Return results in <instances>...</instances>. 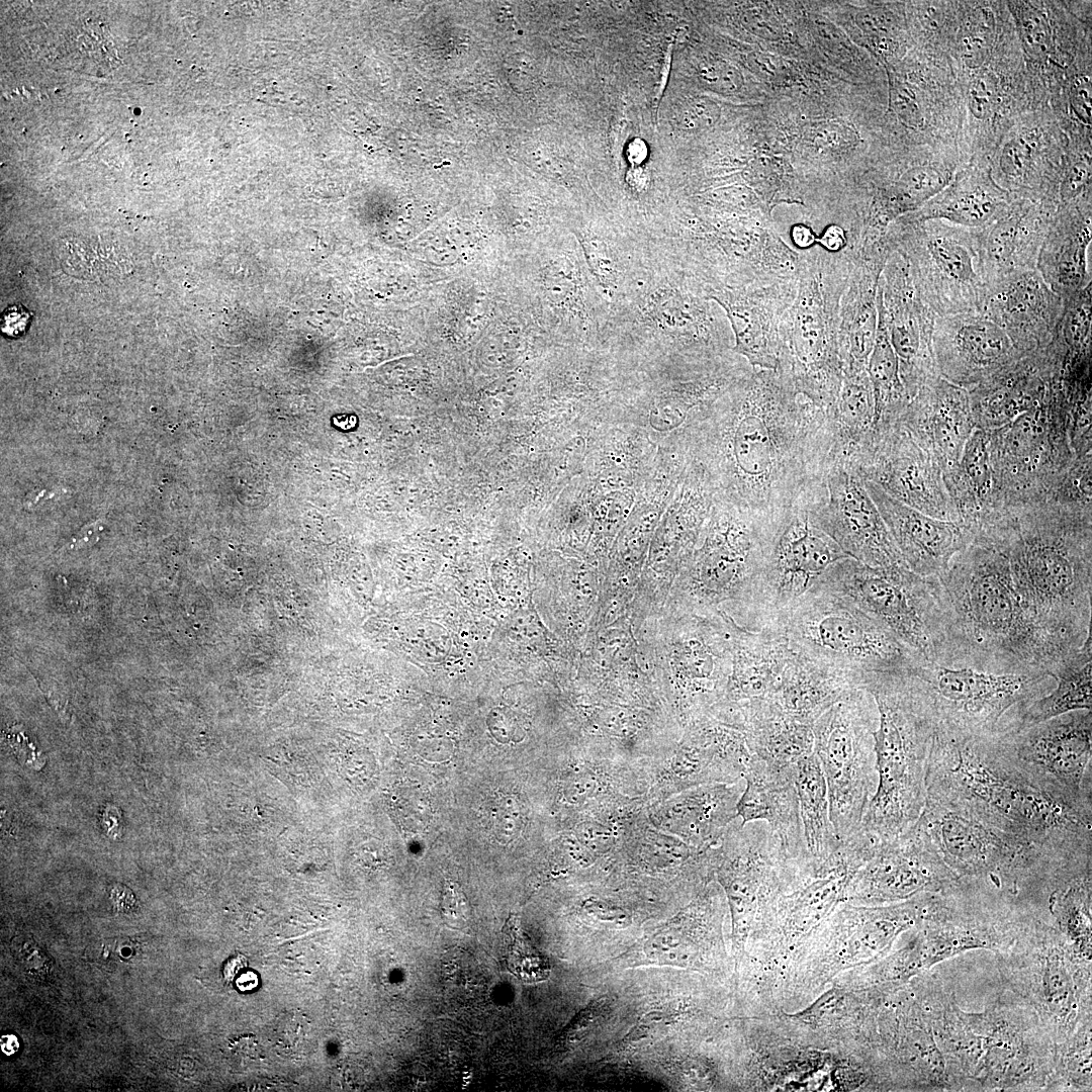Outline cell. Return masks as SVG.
Returning <instances> with one entry per match:
<instances>
[{
	"mask_svg": "<svg viewBox=\"0 0 1092 1092\" xmlns=\"http://www.w3.org/2000/svg\"><path fill=\"white\" fill-rule=\"evenodd\" d=\"M723 616L732 642L725 704L739 707L769 698L779 687L790 655L789 640L775 628L748 629Z\"/></svg>",
	"mask_w": 1092,
	"mask_h": 1092,
	"instance_id": "obj_36",
	"label": "cell"
},
{
	"mask_svg": "<svg viewBox=\"0 0 1092 1092\" xmlns=\"http://www.w3.org/2000/svg\"><path fill=\"white\" fill-rule=\"evenodd\" d=\"M905 564L914 573L938 576L952 557L972 540L961 524L925 515L889 496L877 484L864 480Z\"/></svg>",
	"mask_w": 1092,
	"mask_h": 1092,
	"instance_id": "obj_32",
	"label": "cell"
},
{
	"mask_svg": "<svg viewBox=\"0 0 1092 1092\" xmlns=\"http://www.w3.org/2000/svg\"><path fill=\"white\" fill-rule=\"evenodd\" d=\"M886 240L905 259L917 292L937 316L980 312L986 283L979 230L907 213L891 222Z\"/></svg>",
	"mask_w": 1092,
	"mask_h": 1092,
	"instance_id": "obj_15",
	"label": "cell"
},
{
	"mask_svg": "<svg viewBox=\"0 0 1092 1092\" xmlns=\"http://www.w3.org/2000/svg\"><path fill=\"white\" fill-rule=\"evenodd\" d=\"M236 985L241 991H251L258 985V977L252 971L242 972L236 979Z\"/></svg>",
	"mask_w": 1092,
	"mask_h": 1092,
	"instance_id": "obj_62",
	"label": "cell"
},
{
	"mask_svg": "<svg viewBox=\"0 0 1092 1092\" xmlns=\"http://www.w3.org/2000/svg\"><path fill=\"white\" fill-rule=\"evenodd\" d=\"M957 881L917 820L898 836L878 842L871 857L852 877L844 902L887 905L922 893L943 892Z\"/></svg>",
	"mask_w": 1092,
	"mask_h": 1092,
	"instance_id": "obj_22",
	"label": "cell"
},
{
	"mask_svg": "<svg viewBox=\"0 0 1092 1092\" xmlns=\"http://www.w3.org/2000/svg\"><path fill=\"white\" fill-rule=\"evenodd\" d=\"M797 279V278H796ZM796 279L751 283L710 293L730 325L732 352L753 369L776 370L780 362V325L796 295Z\"/></svg>",
	"mask_w": 1092,
	"mask_h": 1092,
	"instance_id": "obj_28",
	"label": "cell"
},
{
	"mask_svg": "<svg viewBox=\"0 0 1092 1092\" xmlns=\"http://www.w3.org/2000/svg\"><path fill=\"white\" fill-rule=\"evenodd\" d=\"M867 371L875 402L873 432H882L899 422L910 397L902 383L898 358L879 311L875 343Z\"/></svg>",
	"mask_w": 1092,
	"mask_h": 1092,
	"instance_id": "obj_46",
	"label": "cell"
},
{
	"mask_svg": "<svg viewBox=\"0 0 1092 1092\" xmlns=\"http://www.w3.org/2000/svg\"><path fill=\"white\" fill-rule=\"evenodd\" d=\"M1066 353L1059 340L1024 355L1012 365L969 389L976 428H1000L1038 403L1062 377Z\"/></svg>",
	"mask_w": 1092,
	"mask_h": 1092,
	"instance_id": "obj_30",
	"label": "cell"
},
{
	"mask_svg": "<svg viewBox=\"0 0 1092 1092\" xmlns=\"http://www.w3.org/2000/svg\"><path fill=\"white\" fill-rule=\"evenodd\" d=\"M810 520L794 513L780 531L752 600L748 629L770 626L835 562L847 558Z\"/></svg>",
	"mask_w": 1092,
	"mask_h": 1092,
	"instance_id": "obj_21",
	"label": "cell"
},
{
	"mask_svg": "<svg viewBox=\"0 0 1092 1092\" xmlns=\"http://www.w3.org/2000/svg\"><path fill=\"white\" fill-rule=\"evenodd\" d=\"M937 578L952 651L978 665L1049 674L1077 651L1037 626L1016 588L1007 556L994 543L973 539Z\"/></svg>",
	"mask_w": 1092,
	"mask_h": 1092,
	"instance_id": "obj_4",
	"label": "cell"
},
{
	"mask_svg": "<svg viewBox=\"0 0 1092 1092\" xmlns=\"http://www.w3.org/2000/svg\"><path fill=\"white\" fill-rule=\"evenodd\" d=\"M780 531L715 500L686 577L689 605L700 615H716L727 606L747 628L752 600Z\"/></svg>",
	"mask_w": 1092,
	"mask_h": 1092,
	"instance_id": "obj_12",
	"label": "cell"
},
{
	"mask_svg": "<svg viewBox=\"0 0 1092 1092\" xmlns=\"http://www.w3.org/2000/svg\"><path fill=\"white\" fill-rule=\"evenodd\" d=\"M719 877L735 922L766 934L779 898L804 874L763 821L740 823L724 841Z\"/></svg>",
	"mask_w": 1092,
	"mask_h": 1092,
	"instance_id": "obj_18",
	"label": "cell"
},
{
	"mask_svg": "<svg viewBox=\"0 0 1092 1092\" xmlns=\"http://www.w3.org/2000/svg\"><path fill=\"white\" fill-rule=\"evenodd\" d=\"M1069 138L1050 106L1018 115L986 161L992 178L1013 198L1058 207Z\"/></svg>",
	"mask_w": 1092,
	"mask_h": 1092,
	"instance_id": "obj_20",
	"label": "cell"
},
{
	"mask_svg": "<svg viewBox=\"0 0 1092 1092\" xmlns=\"http://www.w3.org/2000/svg\"><path fill=\"white\" fill-rule=\"evenodd\" d=\"M750 63L752 64L753 69L759 72L762 77L777 78V76L780 75L779 62L771 56L763 54L754 56Z\"/></svg>",
	"mask_w": 1092,
	"mask_h": 1092,
	"instance_id": "obj_60",
	"label": "cell"
},
{
	"mask_svg": "<svg viewBox=\"0 0 1092 1092\" xmlns=\"http://www.w3.org/2000/svg\"><path fill=\"white\" fill-rule=\"evenodd\" d=\"M958 881L1039 907L1079 874L1084 858L1036 845L997 829L969 811L926 794L918 818Z\"/></svg>",
	"mask_w": 1092,
	"mask_h": 1092,
	"instance_id": "obj_5",
	"label": "cell"
},
{
	"mask_svg": "<svg viewBox=\"0 0 1092 1092\" xmlns=\"http://www.w3.org/2000/svg\"><path fill=\"white\" fill-rule=\"evenodd\" d=\"M698 420L697 449L717 500L781 528L826 500L825 413L787 373L752 369Z\"/></svg>",
	"mask_w": 1092,
	"mask_h": 1092,
	"instance_id": "obj_1",
	"label": "cell"
},
{
	"mask_svg": "<svg viewBox=\"0 0 1092 1092\" xmlns=\"http://www.w3.org/2000/svg\"><path fill=\"white\" fill-rule=\"evenodd\" d=\"M970 1018L982 1038L976 1082L983 1090H1046L1056 1045L1024 1003L998 1000Z\"/></svg>",
	"mask_w": 1092,
	"mask_h": 1092,
	"instance_id": "obj_19",
	"label": "cell"
},
{
	"mask_svg": "<svg viewBox=\"0 0 1092 1092\" xmlns=\"http://www.w3.org/2000/svg\"><path fill=\"white\" fill-rule=\"evenodd\" d=\"M700 78L712 90L734 93L741 89L743 76L733 65L723 60H706L699 68Z\"/></svg>",
	"mask_w": 1092,
	"mask_h": 1092,
	"instance_id": "obj_52",
	"label": "cell"
},
{
	"mask_svg": "<svg viewBox=\"0 0 1092 1092\" xmlns=\"http://www.w3.org/2000/svg\"><path fill=\"white\" fill-rule=\"evenodd\" d=\"M1085 202H1091V148L1069 144L1058 187V206Z\"/></svg>",
	"mask_w": 1092,
	"mask_h": 1092,
	"instance_id": "obj_50",
	"label": "cell"
},
{
	"mask_svg": "<svg viewBox=\"0 0 1092 1092\" xmlns=\"http://www.w3.org/2000/svg\"><path fill=\"white\" fill-rule=\"evenodd\" d=\"M799 252L796 295L780 325L777 369L790 376L798 392L826 410L835 400L843 377L838 345L840 300L851 261L844 251L830 253L818 245Z\"/></svg>",
	"mask_w": 1092,
	"mask_h": 1092,
	"instance_id": "obj_7",
	"label": "cell"
},
{
	"mask_svg": "<svg viewBox=\"0 0 1092 1092\" xmlns=\"http://www.w3.org/2000/svg\"><path fill=\"white\" fill-rule=\"evenodd\" d=\"M739 710L751 755L788 766L813 752V725L786 715L770 700L751 702Z\"/></svg>",
	"mask_w": 1092,
	"mask_h": 1092,
	"instance_id": "obj_41",
	"label": "cell"
},
{
	"mask_svg": "<svg viewBox=\"0 0 1092 1092\" xmlns=\"http://www.w3.org/2000/svg\"><path fill=\"white\" fill-rule=\"evenodd\" d=\"M1091 202L1058 206L1043 239L1036 270L1067 302L1091 285Z\"/></svg>",
	"mask_w": 1092,
	"mask_h": 1092,
	"instance_id": "obj_35",
	"label": "cell"
},
{
	"mask_svg": "<svg viewBox=\"0 0 1092 1092\" xmlns=\"http://www.w3.org/2000/svg\"><path fill=\"white\" fill-rule=\"evenodd\" d=\"M877 726L876 703L859 688L847 692L813 724V751L825 777L830 819L840 840L857 830L877 789Z\"/></svg>",
	"mask_w": 1092,
	"mask_h": 1092,
	"instance_id": "obj_16",
	"label": "cell"
},
{
	"mask_svg": "<svg viewBox=\"0 0 1092 1092\" xmlns=\"http://www.w3.org/2000/svg\"><path fill=\"white\" fill-rule=\"evenodd\" d=\"M719 116L720 109L713 100L697 97L681 108L679 123L687 129H703L715 124Z\"/></svg>",
	"mask_w": 1092,
	"mask_h": 1092,
	"instance_id": "obj_54",
	"label": "cell"
},
{
	"mask_svg": "<svg viewBox=\"0 0 1092 1092\" xmlns=\"http://www.w3.org/2000/svg\"><path fill=\"white\" fill-rule=\"evenodd\" d=\"M623 289L610 303L602 342L657 344L690 359L714 360L732 353L725 313L702 289L644 242Z\"/></svg>",
	"mask_w": 1092,
	"mask_h": 1092,
	"instance_id": "obj_6",
	"label": "cell"
},
{
	"mask_svg": "<svg viewBox=\"0 0 1092 1092\" xmlns=\"http://www.w3.org/2000/svg\"><path fill=\"white\" fill-rule=\"evenodd\" d=\"M848 244L847 234L837 223H830L817 235L816 245L830 253H839L846 249Z\"/></svg>",
	"mask_w": 1092,
	"mask_h": 1092,
	"instance_id": "obj_57",
	"label": "cell"
},
{
	"mask_svg": "<svg viewBox=\"0 0 1092 1092\" xmlns=\"http://www.w3.org/2000/svg\"><path fill=\"white\" fill-rule=\"evenodd\" d=\"M790 644L791 652L779 687L767 699L786 715L813 725L830 706L857 687L840 672Z\"/></svg>",
	"mask_w": 1092,
	"mask_h": 1092,
	"instance_id": "obj_39",
	"label": "cell"
},
{
	"mask_svg": "<svg viewBox=\"0 0 1092 1092\" xmlns=\"http://www.w3.org/2000/svg\"><path fill=\"white\" fill-rule=\"evenodd\" d=\"M899 423L936 461L942 473L958 465L976 428L968 390L940 375L921 386Z\"/></svg>",
	"mask_w": 1092,
	"mask_h": 1092,
	"instance_id": "obj_31",
	"label": "cell"
},
{
	"mask_svg": "<svg viewBox=\"0 0 1092 1092\" xmlns=\"http://www.w3.org/2000/svg\"><path fill=\"white\" fill-rule=\"evenodd\" d=\"M1046 1090H1091V1020L1082 1023L1068 1039L1056 1045Z\"/></svg>",
	"mask_w": 1092,
	"mask_h": 1092,
	"instance_id": "obj_48",
	"label": "cell"
},
{
	"mask_svg": "<svg viewBox=\"0 0 1092 1092\" xmlns=\"http://www.w3.org/2000/svg\"><path fill=\"white\" fill-rule=\"evenodd\" d=\"M925 785L927 795L997 829L1066 854L1091 856L1092 815L1031 784L1002 751L994 732H934Z\"/></svg>",
	"mask_w": 1092,
	"mask_h": 1092,
	"instance_id": "obj_3",
	"label": "cell"
},
{
	"mask_svg": "<svg viewBox=\"0 0 1092 1092\" xmlns=\"http://www.w3.org/2000/svg\"><path fill=\"white\" fill-rule=\"evenodd\" d=\"M851 261L840 300L838 345L843 371L867 370L878 324L877 290L884 263Z\"/></svg>",
	"mask_w": 1092,
	"mask_h": 1092,
	"instance_id": "obj_40",
	"label": "cell"
},
{
	"mask_svg": "<svg viewBox=\"0 0 1092 1092\" xmlns=\"http://www.w3.org/2000/svg\"><path fill=\"white\" fill-rule=\"evenodd\" d=\"M743 21L754 34L778 39L782 35V26L775 15L762 7L751 8L744 13Z\"/></svg>",
	"mask_w": 1092,
	"mask_h": 1092,
	"instance_id": "obj_56",
	"label": "cell"
},
{
	"mask_svg": "<svg viewBox=\"0 0 1092 1092\" xmlns=\"http://www.w3.org/2000/svg\"><path fill=\"white\" fill-rule=\"evenodd\" d=\"M907 675L881 677L864 687L878 710L874 732L878 784L860 827L878 841L910 828L926 798V763L934 728Z\"/></svg>",
	"mask_w": 1092,
	"mask_h": 1092,
	"instance_id": "obj_9",
	"label": "cell"
},
{
	"mask_svg": "<svg viewBox=\"0 0 1092 1092\" xmlns=\"http://www.w3.org/2000/svg\"><path fill=\"white\" fill-rule=\"evenodd\" d=\"M790 238L797 251H806L816 246L817 235L813 229L802 222L791 226Z\"/></svg>",
	"mask_w": 1092,
	"mask_h": 1092,
	"instance_id": "obj_59",
	"label": "cell"
},
{
	"mask_svg": "<svg viewBox=\"0 0 1092 1092\" xmlns=\"http://www.w3.org/2000/svg\"><path fill=\"white\" fill-rule=\"evenodd\" d=\"M989 435L996 507L1043 502L1075 458L1061 378L1033 407Z\"/></svg>",
	"mask_w": 1092,
	"mask_h": 1092,
	"instance_id": "obj_14",
	"label": "cell"
},
{
	"mask_svg": "<svg viewBox=\"0 0 1092 1092\" xmlns=\"http://www.w3.org/2000/svg\"><path fill=\"white\" fill-rule=\"evenodd\" d=\"M1092 634V633H1091ZM1086 638L1082 646L1056 668L1049 676L1056 681V688L1022 710L1011 720L1019 727L1038 724L1055 717L1092 707V637Z\"/></svg>",
	"mask_w": 1092,
	"mask_h": 1092,
	"instance_id": "obj_43",
	"label": "cell"
},
{
	"mask_svg": "<svg viewBox=\"0 0 1092 1092\" xmlns=\"http://www.w3.org/2000/svg\"><path fill=\"white\" fill-rule=\"evenodd\" d=\"M826 500L808 511L810 520L849 557L873 567L907 566L864 479L837 465L825 475Z\"/></svg>",
	"mask_w": 1092,
	"mask_h": 1092,
	"instance_id": "obj_25",
	"label": "cell"
},
{
	"mask_svg": "<svg viewBox=\"0 0 1092 1092\" xmlns=\"http://www.w3.org/2000/svg\"><path fill=\"white\" fill-rule=\"evenodd\" d=\"M935 893L879 906L842 902L817 927L830 937H820L819 974H829L870 964L889 952L903 932L916 927L928 913ZM817 967V968H819Z\"/></svg>",
	"mask_w": 1092,
	"mask_h": 1092,
	"instance_id": "obj_23",
	"label": "cell"
},
{
	"mask_svg": "<svg viewBox=\"0 0 1092 1092\" xmlns=\"http://www.w3.org/2000/svg\"><path fill=\"white\" fill-rule=\"evenodd\" d=\"M816 583L854 603L926 660L951 648L937 576L923 577L907 566L873 567L847 557Z\"/></svg>",
	"mask_w": 1092,
	"mask_h": 1092,
	"instance_id": "obj_13",
	"label": "cell"
},
{
	"mask_svg": "<svg viewBox=\"0 0 1092 1092\" xmlns=\"http://www.w3.org/2000/svg\"><path fill=\"white\" fill-rule=\"evenodd\" d=\"M1092 508L1043 500L1012 507L982 536L1007 556L1034 622L1069 650L1091 634Z\"/></svg>",
	"mask_w": 1092,
	"mask_h": 1092,
	"instance_id": "obj_2",
	"label": "cell"
},
{
	"mask_svg": "<svg viewBox=\"0 0 1092 1092\" xmlns=\"http://www.w3.org/2000/svg\"><path fill=\"white\" fill-rule=\"evenodd\" d=\"M994 734L1005 755L1031 784L1092 815L1091 711H1073L1025 727L1007 721Z\"/></svg>",
	"mask_w": 1092,
	"mask_h": 1092,
	"instance_id": "obj_17",
	"label": "cell"
},
{
	"mask_svg": "<svg viewBox=\"0 0 1092 1092\" xmlns=\"http://www.w3.org/2000/svg\"><path fill=\"white\" fill-rule=\"evenodd\" d=\"M0 1043L2 1052L7 1056L14 1055L19 1049V1041L17 1037L13 1034L3 1035L1 1037Z\"/></svg>",
	"mask_w": 1092,
	"mask_h": 1092,
	"instance_id": "obj_63",
	"label": "cell"
},
{
	"mask_svg": "<svg viewBox=\"0 0 1092 1092\" xmlns=\"http://www.w3.org/2000/svg\"><path fill=\"white\" fill-rule=\"evenodd\" d=\"M440 911L443 921L452 928L461 929L468 924L470 917L468 901L457 883L450 880L445 881L441 894Z\"/></svg>",
	"mask_w": 1092,
	"mask_h": 1092,
	"instance_id": "obj_53",
	"label": "cell"
},
{
	"mask_svg": "<svg viewBox=\"0 0 1092 1092\" xmlns=\"http://www.w3.org/2000/svg\"><path fill=\"white\" fill-rule=\"evenodd\" d=\"M805 135L813 146L829 152L846 151L860 142L855 126L839 118L813 122L808 126Z\"/></svg>",
	"mask_w": 1092,
	"mask_h": 1092,
	"instance_id": "obj_51",
	"label": "cell"
},
{
	"mask_svg": "<svg viewBox=\"0 0 1092 1092\" xmlns=\"http://www.w3.org/2000/svg\"><path fill=\"white\" fill-rule=\"evenodd\" d=\"M958 523L973 538L992 527L1005 512L997 509L987 430L975 428L956 467L942 473Z\"/></svg>",
	"mask_w": 1092,
	"mask_h": 1092,
	"instance_id": "obj_38",
	"label": "cell"
},
{
	"mask_svg": "<svg viewBox=\"0 0 1092 1092\" xmlns=\"http://www.w3.org/2000/svg\"><path fill=\"white\" fill-rule=\"evenodd\" d=\"M1012 200L992 178L988 162L974 160L962 167L942 191L911 213L921 219H941L981 230L994 221Z\"/></svg>",
	"mask_w": 1092,
	"mask_h": 1092,
	"instance_id": "obj_37",
	"label": "cell"
},
{
	"mask_svg": "<svg viewBox=\"0 0 1092 1092\" xmlns=\"http://www.w3.org/2000/svg\"><path fill=\"white\" fill-rule=\"evenodd\" d=\"M744 779L745 788L736 806L741 823L765 822L788 856L803 871H812L814 866L804 840L793 765H779L751 755Z\"/></svg>",
	"mask_w": 1092,
	"mask_h": 1092,
	"instance_id": "obj_33",
	"label": "cell"
},
{
	"mask_svg": "<svg viewBox=\"0 0 1092 1092\" xmlns=\"http://www.w3.org/2000/svg\"><path fill=\"white\" fill-rule=\"evenodd\" d=\"M1048 912L1075 952L1091 961V873L1054 891L1048 901Z\"/></svg>",
	"mask_w": 1092,
	"mask_h": 1092,
	"instance_id": "obj_47",
	"label": "cell"
},
{
	"mask_svg": "<svg viewBox=\"0 0 1092 1092\" xmlns=\"http://www.w3.org/2000/svg\"><path fill=\"white\" fill-rule=\"evenodd\" d=\"M30 314L22 306H11L2 317V330L6 335L18 336L26 331Z\"/></svg>",
	"mask_w": 1092,
	"mask_h": 1092,
	"instance_id": "obj_58",
	"label": "cell"
},
{
	"mask_svg": "<svg viewBox=\"0 0 1092 1092\" xmlns=\"http://www.w3.org/2000/svg\"><path fill=\"white\" fill-rule=\"evenodd\" d=\"M980 312L998 325L1019 352L1028 354L1053 340L1064 302L1033 269L988 283Z\"/></svg>",
	"mask_w": 1092,
	"mask_h": 1092,
	"instance_id": "obj_29",
	"label": "cell"
},
{
	"mask_svg": "<svg viewBox=\"0 0 1092 1092\" xmlns=\"http://www.w3.org/2000/svg\"><path fill=\"white\" fill-rule=\"evenodd\" d=\"M1040 671H997L966 655L947 653L923 659L907 675L908 685L934 732L987 735L1035 699L1051 679Z\"/></svg>",
	"mask_w": 1092,
	"mask_h": 1092,
	"instance_id": "obj_10",
	"label": "cell"
},
{
	"mask_svg": "<svg viewBox=\"0 0 1092 1092\" xmlns=\"http://www.w3.org/2000/svg\"><path fill=\"white\" fill-rule=\"evenodd\" d=\"M768 627L859 689L913 673L924 659L854 603L819 583Z\"/></svg>",
	"mask_w": 1092,
	"mask_h": 1092,
	"instance_id": "obj_8",
	"label": "cell"
},
{
	"mask_svg": "<svg viewBox=\"0 0 1092 1092\" xmlns=\"http://www.w3.org/2000/svg\"><path fill=\"white\" fill-rule=\"evenodd\" d=\"M577 241L590 278L603 297L613 302L636 264L639 237L589 225L577 231Z\"/></svg>",
	"mask_w": 1092,
	"mask_h": 1092,
	"instance_id": "obj_45",
	"label": "cell"
},
{
	"mask_svg": "<svg viewBox=\"0 0 1092 1092\" xmlns=\"http://www.w3.org/2000/svg\"><path fill=\"white\" fill-rule=\"evenodd\" d=\"M877 309L884 318L911 400L921 386L939 375L932 351L937 315L920 297L909 266L898 252L890 254L880 275Z\"/></svg>",
	"mask_w": 1092,
	"mask_h": 1092,
	"instance_id": "obj_26",
	"label": "cell"
},
{
	"mask_svg": "<svg viewBox=\"0 0 1092 1092\" xmlns=\"http://www.w3.org/2000/svg\"><path fill=\"white\" fill-rule=\"evenodd\" d=\"M932 351L939 375L967 390L1026 355L998 325L976 311L936 316Z\"/></svg>",
	"mask_w": 1092,
	"mask_h": 1092,
	"instance_id": "obj_27",
	"label": "cell"
},
{
	"mask_svg": "<svg viewBox=\"0 0 1092 1092\" xmlns=\"http://www.w3.org/2000/svg\"><path fill=\"white\" fill-rule=\"evenodd\" d=\"M308 1032V1022L298 1013H287L275 1025L278 1042L283 1046H295L302 1042Z\"/></svg>",
	"mask_w": 1092,
	"mask_h": 1092,
	"instance_id": "obj_55",
	"label": "cell"
},
{
	"mask_svg": "<svg viewBox=\"0 0 1092 1092\" xmlns=\"http://www.w3.org/2000/svg\"><path fill=\"white\" fill-rule=\"evenodd\" d=\"M855 471L889 496L930 517L958 523V515L936 461L898 422L874 433Z\"/></svg>",
	"mask_w": 1092,
	"mask_h": 1092,
	"instance_id": "obj_24",
	"label": "cell"
},
{
	"mask_svg": "<svg viewBox=\"0 0 1092 1092\" xmlns=\"http://www.w3.org/2000/svg\"><path fill=\"white\" fill-rule=\"evenodd\" d=\"M503 933L508 970L526 983L546 980L550 974L549 963L526 938L516 915H510Z\"/></svg>",
	"mask_w": 1092,
	"mask_h": 1092,
	"instance_id": "obj_49",
	"label": "cell"
},
{
	"mask_svg": "<svg viewBox=\"0 0 1092 1092\" xmlns=\"http://www.w3.org/2000/svg\"><path fill=\"white\" fill-rule=\"evenodd\" d=\"M258 1042L256 1039L239 1038L236 1041L233 1050L236 1055H244L250 1059H255L259 1055Z\"/></svg>",
	"mask_w": 1092,
	"mask_h": 1092,
	"instance_id": "obj_61",
	"label": "cell"
},
{
	"mask_svg": "<svg viewBox=\"0 0 1092 1092\" xmlns=\"http://www.w3.org/2000/svg\"><path fill=\"white\" fill-rule=\"evenodd\" d=\"M1014 27L1006 1H958L947 57L956 73L987 64Z\"/></svg>",
	"mask_w": 1092,
	"mask_h": 1092,
	"instance_id": "obj_42",
	"label": "cell"
},
{
	"mask_svg": "<svg viewBox=\"0 0 1092 1092\" xmlns=\"http://www.w3.org/2000/svg\"><path fill=\"white\" fill-rule=\"evenodd\" d=\"M793 776L805 844L816 869L841 840L830 819L827 785L814 751L793 764Z\"/></svg>",
	"mask_w": 1092,
	"mask_h": 1092,
	"instance_id": "obj_44",
	"label": "cell"
},
{
	"mask_svg": "<svg viewBox=\"0 0 1092 1092\" xmlns=\"http://www.w3.org/2000/svg\"><path fill=\"white\" fill-rule=\"evenodd\" d=\"M997 954L1004 985L1035 1014L1055 1045L1091 1020V961L1078 956L1053 923L1034 915Z\"/></svg>",
	"mask_w": 1092,
	"mask_h": 1092,
	"instance_id": "obj_11",
	"label": "cell"
},
{
	"mask_svg": "<svg viewBox=\"0 0 1092 1092\" xmlns=\"http://www.w3.org/2000/svg\"><path fill=\"white\" fill-rule=\"evenodd\" d=\"M1056 209L1042 202L1013 198L994 221L979 230L981 267L986 285L1007 275L1036 268Z\"/></svg>",
	"mask_w": 1092,
	"mask_h": 1092,
	"instance_id": "obj_34",
	"label": "cell"
}]
</instances>
